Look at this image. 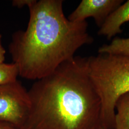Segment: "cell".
<instances>
[{
	"label": "cell",
	"mask_w": 129,
	"mask_h": 129,
	"mask_svg": "<svg viewBox=\"0 0 129 129\" xmlns=\"http://www.w3.org/2000/svg\"><path fill=\"white\" fill-rule=\"evenodd\" d=\"M37 1V0H14L12 2V5L14 7L18 8H21L26 6L29 8L35 5Z\"/></svg>",
	"instance_id": "30bf717a"
},
{
	"label": "cell",
	"mask_w": 129,
	"mask_h": 129,
	"mask_svg": "<svg viewBox=\"0 0 129 129\" xmlns=\"http://www.w3.org/2000/svg\"><path fill=\"white\" fill-rule=\"evenodd\" d=\"M2 35L0 34V64L4 63L5 60V54L6 51L2 43Z\"/></svg>",
	"instance_id": "8fae6325"
},
{
	"label": "cell",
	"mask_w": 129,
	"mask_h": 129,
	"mask_svg": "<svg viewBox=\"0 0 129 129\" xmlns=\"http://www.w3.org/2000/svg\"><path fill=\"white\" fill-rule=\"evenodd\" d=\"M88 66V57L75 56L34 83L21 129H103L101 101Z\"/></svg>",
	"instance_id": "6da1fadb"
},
{
	"label": "cell",
	"mask_w": 129,
	"mask_h": 129,
	"mask_svg": "<svg viewBox=\"0 0 129 129\" xmlns=\"http://www.w3.org/2000/svg\"><path fill=\"white\" fill-rule=\"evenodd\" d=\"M18 76V67L14 63L0 64V86L17 80Z\"/></svg>",
	"instance_id": "9c48e42d"
},
{
	"label": "cell",
	"mask_w": 129,
	"mask_h": 129,
	"mask_svg": "<svg viewBox=\"0 0 129 129\" xmlns=\"http://www.w3.org/2000/svg\"><path fill=\"white\" fill-rule=\"evenodd\" d=\"M30 108L28 90L18 80L0 86V122L21 129Z\"/></svg>",
	"instance_id": "277c9868"
},
{
	"label": "cell",
	"mask_w": 129,
	"mask_h": 129,
	"mask_svg": "<svg viewBox=\"0 0 129 129\" xmlns=\"http://www.w3.org/2000/svg\"><path fill=\"white\" fill-rule=\"evenodd\" d=\"M62 0H40L29 8L26 30L12 35L9 51L19 76L39 80L74 57L94 41L86 21L73 22L64 15Z\"/></svg>",
	"instance_id": "7a4b0ae2"
},
{
	"label": "cell",
	"mask_w": 129,
	"mask_h": 129,
	"mask_svg": "<svg viewBox=\"0 0 129 129\" xmlns=\"http://www.w3.org/2000/svg\"><path fill=\"white\" fill-rule=\"evenodd\" d=\"M88 73L102 103L103 129H114L116 103L129 92V56L99 54L88 57Z\"/></svg>",
	"instance_id": "3957f363"
},
{
	"label": "cell",
	"mask_w": 129,
	"mask_h": 129,
	"mask_svg": "<svg viewBox=\"0 0 129 129\" xmlns=\"http://www.w3.org/2000/svg\"><path fill=\"white\" fill-rule=\"evenodd\" d=\"M123 0H82L68 17L73 22H82L92 17L100 28L108 16L120 5Z\"/></svg>",
	"instance_id": "5b68a950"
},
{
	"label": "cell",
	"mask_w": 129,
	"mask_h": 129,
	"mask_svg": "<svg viewBox=\"0 0 129 129\" xmlns=\"http://www.w3.org/2000/svg\"><path fill=\"white\" fill-rule=\"evenodd\" d=\"M0 129H18L14 126L4 122H0Z\"/></svg>",
	"instance_id": "7c38bea8"
},
{
	"label": "cell",
	"mask_w": 129,
	"mask_h": 129,
	"mask_svg": "<svg viewBox=\"0 0 129 129\" xmlns=\"http://www.w3.org/2000/svg\"><path fill=\"white\" fill-rule=\"evenodd\" d=\"M98 53L129 56V38H116L110 44L100 47Z\"/></svg>",
	"instance_id": "ba28073f"
},
{
	"label": "cell",
	"mask_w": 129,
	"mask_h": 129,
	"mask_svg": "<svg viewBox=\"0 0 129 129\" xmlns=\"http://www.w3.org/2000/svg\"><path fill=\"white\" fill-rule=\"evenodd\" d=\"M127 22H129V0L120 5L108 16L98 34L110 40L122 32V25Z\"/></svg>",
	"instance_id": "8992f818"
},
{
	"label": "cell",
	"mask_w": 129,
	"mask_h": 129,
	"mask_svg": "<svg viewBox=\"0 0 129 129\" xmlns=\"http://www.w3.org/2000/svg\"><path fill=\"white\" fill-rule=\"evenodd\" d=\"M114 129H129V92L121 95L116 103Z\"/></svg>",
	"instance_id": "52a82bcc"
}]
</instances>
